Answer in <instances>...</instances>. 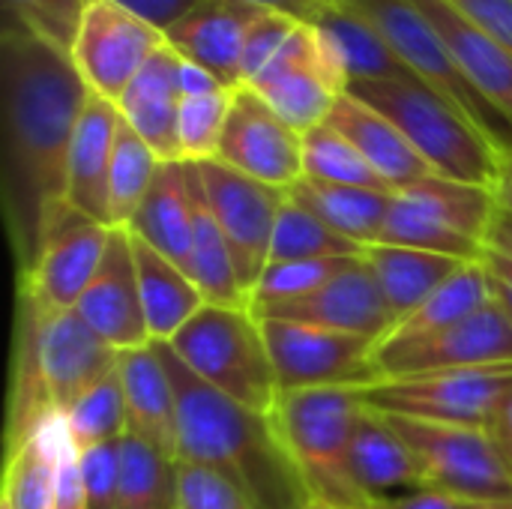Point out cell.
I'll use <instances>...</instances> for the list:
<instances>
[{"mask_svg":"<svg viewBox=\"0 0 512 509\" xmlns=\"http://www.w3.org/2000/svg\"><path fill=\"white\" fill-rule=\"evenodd\" d=\"M3 96V210L24 276L66 204L72 135L87 84L69 54L18 33H0Z\"/></svg>","mask_w":512,"mask_h":509,"instance_id":"obj_1","label":"cell"},{"mask_svg":"<svg viewBox=\"0 0 512 509\" xmlns=\"http://www.w3.org/2000/svg\"><path fill=\"white\" fill-rule=\"evenodd\" d=\"M177 390V462L231 477L255 509H306L312 501L270 414H255L195 378L168 345H156Z\"/></svg>","mask_w":512,"mask_h":509,"instance_id":"obj_2","label":"cell"},{"mask_svg":"<svg viewBox=\"0 0 512 509\" xmlns=\"http://www.w3.org/2000/svg\"><path fill=\"white\" fill-rule=\"evenodd\" d=\"M117 363L120 351H114L75 309L42 315L21 300L9 447L21 444L45 414H66L87 390L111 375Z\"/></svg>","mask_w":512,"mask_h":509,"instance_id":"obj_3","label":"cell"},{"mask_svg":"<svg viewBox=\"0 0 512 509\" xmlns=\"http://www.w3.org/2000/svg\"><path fill=\"white\" fill-rule=\"evenodd\" d=\"M360 387H303L279 390L270 420L288 450L309 498L336 509L372 507L357 489L348 453Z\"/></svg>","mask_w":512,"mask_h":509,"instance_id":"obj_4","label":"cell"},{"mask_svg":"<svg viewBox=\"0 0 512 509\" xmlns=\"http://www.w3.org/2000/svg\"><path fill=\"white\" fill-rule=\"evenodd\" d=\"M348 93L396 123L438 177L495 189L504 156L462 111L417 78L360 81Z\"/></svg>","mask_w":512,"mask_h":509,"instance_id":"obj_5","label":"cell"},{"mask_svg":"<svg viewBox=\"0 0 512 509\" xmlns=\"http://www.w3.org/2000/svg\"><path fill=\"white\" fill-rule=\"evenodd\" d=\"M168 348L207 387L255 414L273 411L279 381L261 321L249 306L207 303L168 342Z\"/></svg>","mask_w":512,"mask_h":509,"instance_id":"obj_6","label":"cell"},{"mask_svg":"<svg viewBox=\"0 0 512 509\" xmlns=\"http://www.w3.org/2000/svg\"><path fill=\"white\" fill-rule=\"evenodd\" d=\"M351 12L363 15L384 42L396 51L405 69L462 111L501 156L512 153V123L465 78L438 27L423 15L414 0H339Z\"/></svg>","mask_w":512,"mask_h":509,"instance_id":"obj_7","label":"cell"},{"mask_svg":"<svg viewBox=\"0 0 512 509\" xmlns=\"http://www.w3.org/2000/svg\"><path fill=\"white\" fill-rule=\"evenodd\" d=\"M495 213V189L432 174L393 192L381 243L480 261Z\"/></svg>","mask_w":512,"mask_h":509,"instance_id":"obj_8","label":"cell"},{"mask_svg":"<svg viewBox=\"0 0 512 509\" xmlns=\"http://www.w3.org/2000/svg\"><path fill=\"white\" fill-rule=\"evenodd\" d=\"M512 387V366L441 369L426 375L384 378L360 387V402L396 417L489 429Z\"/></svg>","mask_w":512,"mask_h":509,"instance_id":"obj_9","label":"cell"},{"mask_svg":"<svg viewBox=\"0 0 512 509\" xmlns=\"http://www.w3.org/2000/svg\"><path fill=\"white\" fill-rule=\"evenodd\" d=\"M417 453L429 486L462 501H512V462L489 429L384 414Z\"/></svg>","mask_w":512,"mask_h":509,"instance_id":"obj_10","label":"cell"},{"mask_svg":"<svg viewBox=\"0 0 512 509\" xmlns=\"http://www.w3.org/2000/svg\"><path fill=\"white\" fill-rule=\"evenodd\" d=\"M246 87L255 90L291 129L306 135L327 123L339 96L348 93V78L321 33L312 24H297L282 51Z\"/></svg>","mask_w":512,"mask_h":509,"instance_id":"obj_11","label":"cell"},{"mask_svg":"<svg viewBox=\"0 0 512 509\" xmlns=\"http://www.w3.org/2000/svg\"><path fill=\"white\" fill-rule=\"evenodd\" d=\"M276 369L279 390L303 387H369L375 384V342L315 324L258 318Z\"/></svg>","mask_w":512,"mask_h":509,"instance_id":"obj_12","label":"cell"},{"mask_svg":"<svg viewBox=\"0 0 512 509\" xmlns=\"http://www.w3.org/2000/svg\"><path fill=\"white\" fill-rule=\"evenodd\" d=\"M195 165H198L210 210L231 246L234 267L249 300V291L255 288V282L270 264V240H273L276 216L288 198V189H276L261 180H252L222 165L219 159H207Z\"/></svg>","mask_w":512,"mask_h":509,"instance_id":"obj_13","label":"cell"},{"mask_svg":"<svg viewBox=\"0 0 512 509\" xmlns=\"http://www.w3.org/2000/svg\"><path fill=\"white\" fill-rule=\"evenodd\" d=\"M165 45V33L114 0H90L69 57L90 93L117 102L144 63Z\"/></svg>","mask_w":512,"mask_h":509,"instance_id":"obj_14","label":"cell"},{"mask_svg":"<svg viewBox=\"0 0 512 509\" xmlns=\"http://www.w3.org/2000/svg\"><path fill=\"white\" fill-rule=\"evenodd\" d=\"M108 240V225L90 222L66 207L57 216L36 264L21 276V300L42 315L72 312L105 258Z\"/></svg>","mask_w":512,"mask_h":509,"instance_id":"obj_15","label":"cell"},{"mask_svg":"<svg viewBox=\"0 0 512 509\" xmlns=\"http://www.w3.org/2000/svg\"><path fill=\"white\" fill-rule=\"evenodd\" d=\"M471 366H512V318L495 297L456 327L426 342L372 354L378 381Z\"/></svg>","mask_w":512,"mask_h":509,"instance_id":"obj_16","label":"cell"},{"mask_svg":"<svg viewBox=\"0 0 512 509\" xmlns=\"http://www.w3.org/2000/svg\"><path fill=\"white\" fill-rule=\"evenodd\" d=\"M216 159L252 180L291 189L303 177V135L255 90L237 87Z\"/></svg>","mask_w":512,"mask_h":509,"instance_id":"obj_17","label":"cell"},{"mask_svg":"<svg viewBox=\"0 0 512 509\" xmlns=\"http://www.w3.org/2000/svg\"><path fill=\"white\" fill-rule=\"evenodd\" d=\"M258 318H282V321H300L315 324L339 333H354L363 339H372L375 345L393 330L396 315L390 312L363 252L351 258L330 282H324L318 291H312L303 300L252 309Z\"/></svg>","mask_w":512,"mask_h":509,"instance_id":"obj_18","label":"cell"},{"mask_svg":"<svg viewBox=\"0 0 512 509\" xmlns=\"http://www.w3.org/2000/svg\"><path fill=\"white\" fill-rule=\"evenodd\" d=\"M75 312L120 354L153 345L141 309L132 234L126 228H111L105 258Z\"/></svg>","mask_w":512,"mask_h":509,"instance_id":"obj_19","label":"cell"},{"mask_svg":"<svg viewBox=\"0 0 512 509\" xmlns=\"http://www.w3.org/2000/svg\"><path fill=\"white\" fill-rule=\"evenodd\" d=\"M267 9L249 0H201L180 24L165 33L177 57L204 66L225 87H243V48Z\"/></svg>","mask_w":512,"mask_h":509,"instance_id":"obj_20","label":"cell"},{"mask_svg":"<svg viewBox=\"0 0 512 509\" xmlns=\"http://www.w3.org/2000/svg\"><path fill=\"white\" fill-rule=\"evenodd\" d=\"M348 468L369 504H381L429 486L417 453L402 441L390 420L369 405H360L354 417Z\"/></svg>","mask_w":512,"mask_h":509,"instance_id":"obj_21","label":"cell"},{"mask_svg":"<svg viewBox=\"0 0 512 509\" xmlns=\"http://www.w3.org/2000/svg\"><path fill=\"white\" fill-rule=\"evenodd\" d=\"M117 126H120L117 102L90 93L72 135L69 168H66V204L84 219L108 228H111L108 177H111Z\"/></svg>","mask_w":512,"mask_h":509,"instance_id":"obj_22","label":"cell"},{"mask_svg":"<svg viewBox=\"0 0 512 509\" xmlns=\"http://www.w3.org/2000/svg\"><path fill=\"white\" fill-rule=\"evenodd\" d=\"M180 57L159 48L117 99L120 117L147 141L162 162H183L180 153Z\"/></svg>","mask_w":512,"mask_h":509,"instance_id":"obj_23","label":"cell"},{"mask_svg":"<svg viewBox=\"0 0 512 509\" xmlns=\"http://www.w3.org/2000/svg\"><path fill=\"white\" fill-rule=\"evenodd\" d=\"M126 423L132 438L177 459V390L156 345L120 354Z\"/></svg>","mask_w":512,"mask_h":509,"instance_id":"obj_24","label":"cell"},{"mask_svg":"<svg viewBox=\"0 0 512 509\" xmlns=\"http://www.w3.org/2000/svg\"><path fill=\"white\" fill-rule=\"evenodd\" d=\"M327 123L360 150V156L378 171V177L393 192L435 174L429 162L414 150V144L396 129V123H390L381 111L351 93L339 96Z\"/></svg>","mask_w":512,"mask_h":509,"instance_id":"obj_25","label":"cell"},{"mask_svg":"<svg viewBox=\"0 0 512 509\" xmlns=\"http://www.w3.org/2000/svg\"><path fill=\"white\" fill-rule=\"evenodd\" d=\"M423 15L438 27L450 54L465 78L512 123V54L489 39L468 15L450 0H414Z\"/></svg>","mask_w":512,"mask_h":509,"instance_id":"obj_26","label":"cell"},{"mask_svg":"<svg viewBox=\"0 0 512 509\" xmlns=\"http://www.w3.org/2000/svg\"><path fill=\"white\" fill-rule=\"evenodd\" d=\"M132 255H135L141 309H144L150 342L168 345L207 306V300L183 267L159 255L135 234H132Z\"/></svg>","mask_w":512,"mask_h":509,"instance_id":"obj_27","label":"cell"},{"mask_svg":"<svg viewBox=\"0 0 512 509\" xmlns=\"http://www.w3.org/2000/svg\"><path fill=\"white\" fill-rule=\"evenodd\" d=\"M126 231L189 273L192 192H189L186 162H162L159 165L156 180H153L144 204L138 207L135 219L126 225Z\"/></svg>","mask_w":512,"mask_h":509,"instance_id":"obj_28","label":"cell"},{"mask_svg":"<svg viewBox=\"0 0 512 509\" xmlns=\"http://www.w3.org/2000/svg\"><path fill=\"white\" fill-rule=\"evenodd\" d=\"M327 48L333 51L336 63L342 66L348 87L360 81H408L414 78L405 63L396 57V51L384 42V36L357 12L342 6L339 0L324 6L309 21Z\"/></svg>","mask_w":512,"mask_h":509,"instance_id":"obj_29","label":"cell"},{"mask_svg":"<svg viewBox=\"0 0 512 509\" xmlns=\"http://www.w3.org/2000/svg\"><path fill=\"white\" fill-rule=\"evenodd\" d=\"M363 258L390 306L396 321L411 315L417 306H423L453 273L462 270L459 258L411 249V246H390V243H372L363 249Z\"/></svg>","mask_w":512,"mask_h":509,"instance_id":"obj_30","label":"cell"},{"mask_svg":"<svg viewBox=\"0 0 512 509\" xmlns=\"http://www.w3.org/2000/svg\"><path fill=\"white\" fill-rule=\"evenodd\" d=\"M288 195L303 204L309 213H315L327 228L342 234L345 240L357 243L360 249L381 243L384 225L390 216L393 192L381 189H360V186H336L300 177Z\"/></svg>","mask_w":512,"mask_h":509,"instance_id":"obj_31","label":"cell"},{"mask_svg":"<svg viewBox=\"0 0 512 509\" xmlns=\"http://www.w3.org/2000/svg\"><path fill=\"white\" fill-rule=\"evenodd\" d=\"M489 300H492V282H489L486 267L480 261H468L423 306H417L411 315L396 321L393 330L375 345V351H393V348H408V345L426 342V339L456 327L459 321H465L468 315L483 309Z\"/></svg>","mask_w":512,"mask_h":509,"instance_id":"obj_32","label":"cell"},{"mask_svg":"<svg viewBox=\"0 0 512 509\" xmlns=\"http://www.w3.org/2000/svg\"><path fill=\"white\" fill-rule=\"evenodd\" d=\"M189 192H192V252H189V276L213 306H249L246 291L240 285L231 246L210 210L201 174L195 162H186Z\"/></svg>","mask_w":512,"mask_h":509,"instance_id":"obj_33","label":"cell"},{"mask_svg":"<svg viewBox=\"0 0 512 509\" xmlns=\"http://www.w3.org/2000/svg\"><path fill=\"white\" fill-rule=\"evenodd\" d=\"M69 435L60 411L45 414L33 432L9 447L3 504L9 509H51L54 501V459L57 447Z\"/></svg>","mask_w":512,"mask_h":509,"instance_id":"obj_34","label":"cell"},{"mask_svg":"<svg viewBox=\"0 0 512 509\" xmlns=\"http://www.w3.org/2000/svg\"><path fill=\"white\" fill-rule=\"evenodd\" d=\"M114 509H177V459L141 438L123 435Z\"/></svg>","mask_w":512,"mask_h":509,"instance_id":"obj_35","label":"cell"},{"mask_svg":"<svg viewBox=\"0 0 512 509\" xmlns=\"http://www.w3.org/2000/svg\"><path fill=\"white\" fill-rule=\"evenodd\" d=\"M162 159L147 147V141L120 117L114 156H111V177H108V204H111V228H126L138 207L144 204Z\"/></svg>","mask_w":512,"mask_h":509,"instance_id":"obj_36","label":"cell"},{"mask_svg":"<svg viewBox=\"0 0 512 509\" xmlns=\"http://www.w3.org/2000/svg\"><path fill=\"white\" fill-rule=\"evenodd\" d=\"M363 249L333 228H327L315 213H309L303 204H297L291 195L285 198L273 240H270V264L285 261H318V258H354Z\"/></svg>","mask_w":512,"mask_h":509,"instance_id":"obj_37","label":"cell"},{"mask_svg":"<svg viewBox=\"0 0 512 509\" xmlns=\"http://www.w3.org/2000/svg\"><path fill=\"white\" fill-rule=\"evenodd\" d=\"M303 177L336 183V186H360V189H381L393 192L378 171L360 156V150L336 132L330 123H321L303 135Z\"/></svg>","mask_w":512,"mask_h":509,"instance_id":"obj_38","label":"cell"},{"mask_svg":"<svg viewBox=\"0 0 512 509\" xmlns=\"http://www.w3.org/2000/svg\"><path fill=\"white\" fill-rule=\"evenodd\" d=\"M63 417H66V429L78 450L120 441L129 432L120 369L105 375L93 390H87Z\"/></svg>","mask_w":512,"mask_h":509,"instance_id":"obj_39","label":"cell"},{"mask_svg":"<svg viewBox=\"0 0 512 509\" xmlns=\"http://www.w3.org/2000/svg\"><path fill=\"white\" fill-rule=\"evenodd\" d=\"M0 3H3V33L33 36L69 54L90 0H0Z\"/></svg>","mask_w":512,"mask_h":509,"instance_id":"obj_40","label":"cell"},{"mask_svg":"<svg viewBox=\"0 0 512 509\" xmlns=\"http://www.w3.org/2000/svg\"><path fill=\"white\" fill-rule=\"evenodd\" d=\"M357 258V255H354ZM351 258H318V261H285L267 264L255 288L249 291V309H267L291 300H303L330 282Z\"/></svg>","mask_w":512,"mask_h":509,"instance_id":"obj_41","label":"cell"},{"mask_svg":"<svg viewBox=\"0 0 512 509\" xmlns=\"http://www.w3.org/2000/svg\"><path fill=\"white\" fill-rule=\"evenodd\" d=\"M234 90H219L207 96H186L180 102V153L183 162L216 159L225 123L231 114Z\"/></svg>","mask_w":512,"mask_h":509,"instance_id":"obj_42","label":"cell"},{"mask_svg":"<svg viewBox=\"0 0 512 509\" xmlns=\"http://www.w3.org/2000/svg\"><path fill=\"white\" fill-rule=\"evenodd\" d=\"M177 509H255V504L231 477L198 462H177Z\"/></svg>","mask_w":512,"mask_h":509,"instance_id":"obj_43","label":"cell"},{"mask_svg":"<svg viewBox=\"0 0 512 509\" xmlns=\"http://www.w3.org/2000/svg\"><path fill=\"white\" fill-rule=\"evenodd\" d=\"M81 480H84V492H87V509L117 507L120 441L81 450Z\"/></svg>","mask_w":512,"mask_h":509,"instance_id":"obj_44","label":"cell"},{"mask_svg":"<svg viewBox=\"0 0 512 509\" xmlns=\"http://www.w3.org/2000/svg\"><path fill=\"white\" fill-rule=\"evenodd\" d=\"M480 264L489 273L492 297L510 312L512 318V216L507 210H501V204H498V213L483 240Z\"/></svg>","mask_w":512,"mask_h":509,"instance_id":"obj_45","label":"cell"},{"mask_svg":"<svg viewBox=\"0 0 512 509\" xmlns=\"http://www.w3.org/2000/svg\"><path fill=\"white\" fill-rule=\"evenodd\" d=\"M300 21L279 15V12H267L249 33L246 48H243V87L282 51V45L291 39V33L297 30Z\"/></svg>","mask_w":512,"mask_h":509,"instance_id":"obj_46","label":"cell"},{"mask_svg":"<svg viewBox=\"0 0 512 509\" xmlns=\"http://www.w3.org/2000/svg\"><path fill=\"white\" fill-rule=\"evenodd\" d=\"M51 509H87V492L81 480V450L72 435L63 438L54 459V501Z\"/></svg>","mask_w":512,"mask_h":509,"instance_id":"obj_47","label":"cell"},{"mask_svg":"<svg viewBox=\"0 0 512 509\" xmlns=\"http://www.w3.org/2000/svg\"><path fill=\"white\" fill-rule=\"evenodd\" d=\"M468 21H474L489 39L504 45L512 54V0H450Z\"/></svg>","mask_w":512,"mask_h":509,"instance_id":"obj_48","label":"cell"},{"mask_svg":"<svg viewBox=\"0 0 512 509\" xmlns=\"http://www.w3.org/2000/svg\"><path fill=\"white\" fill-rule=\"evenodd\" d=\"M144 24H150L159 33H168L174 24H180L201 0H114Z\"/></svg>","mask_w":512,"mask_h":509,"instance_id":"obj_49","label":"cell"},{"mask_svg":"<svg viewBox=\"0 0 512 509\" xmlns=\"http://www.w3.org/2000/svg\"><path fill=\"white\" fill-rule=\"evenodd\" d=\"M381 509H465V501L444 492V489H435V486H423L417 492H408V495H399V498H390V501H381L375 504Z\"/></svg>","mask_w":512,"mask_h":509,"instance_id":"obj_50","label":"cell"},{"mask_svg":"<svg viewBox=\"0 0 512 509\" xmlns=\"http://www.w3.org/2000/svg\"><path fill=\"white\" fill-rule=\"evenodd\" d=\"M177 81H180L183 99H186V96H207V93L231 90V87H225L213 72H207L204 66L189 63V60H183V57H180V75H177Z\"/></svg>","mask_w":512,"mask_h":509,"instance_id":"obj_51","label":"cell"},{"mask_svg":"<svg viewBox=\"0 0 512 509\" xmlns=\"http://www.w3.org/2000/svg\"><path fill=\"white\" fill-rule=\"evenodd\" d=\"M249 3H255V6H261V9H267V12L288 15V18H294V21H300V24H309L324 6H330V3H336V0H249Z\"/></svg>","mask_w":512,"mask_h":509,"instance_id":"obj_52","label":"cell"},{"mask_svg":"<svg viewBox=\"0 0 512 509\" xmlns=\"http://www.w3.org/2000/svg\"><path fill=\"white\" fill-rule=\"evenodd\" d=\"M492 435L498 438V444L504 447V453L510 456V462H512V387H510V393L504 396L501 408H498V417H495Z\"/></svg>","mask_w":512,"mask_h":509,"instance_id":"obj_53","label":"cell"},{"mask_svg":"<svg viewBox=\"0 0 512 509\" xmlns=\"http://www.w3.org/2000/svg\"><path fill=\"white\" fill-rule=\"evenodd\" d=\"M495 198H498L501 210H507L512 216V153L501 159V171H498V183H495Z\"/></svg>","mask_w":512,"mask_h":509,"instance_id":"obj_54","label":"cell"},{"mask_svg":"<svg viewBox=\"0 0 512 509\" xmlns=\"http://www.w3.org/2000/svg\"><path fill=\"white\" fill-rule=\"evenodd\" d=\"M465 509H512V501H465Z\"/></svg>","mask_w":512,"mask_h":509,"instance_id":"obj_55","label":"cell"},{"mask_svg":"<svg viewBox=\"0 0 512 509\" xmlns=\"http://www.w3.org/2000/svg\"><path fill=\"white\" fill-rule=\"evenodd\" d=\"M306 509H336V507H330V504H324V501H315V498H312V501L306 504Z\"/></svg>","mask_w":512,"mask_h":509,"instance_id":"obj_56","label":"cell"},{"mask_svg":"<svg viewBox=\"0 0 512 509\" xmlns=\"http://www.w3.org/2000/svg\"><path fill=\"white\" fill-rule=\"evenodd\" d=\"M366 509H381V507H375V504H372V507H366Z\"/></svg>","mask_w":512,"mask_h":509,"instance_id":"obj_57","label":"cell"},{"mask_svg":"<svg viewBox=\"0 0 512 509\" xmlns=\"http://www.w3.org/2000/svg\"><path fill=\"white\" fill-rule=\"evenodd\" d=\"M0 509H9V507H6V504H0Z\"/></svg>","mask_w":512,"mask_h":509,"instance_id":"obj_58","label":"cell"}]
</instances>
